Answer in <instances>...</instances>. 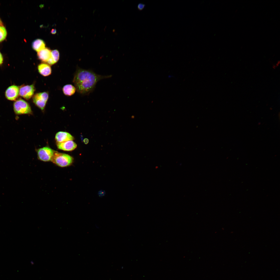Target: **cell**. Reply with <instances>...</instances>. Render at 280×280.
Returning <instances> with one entry per match:
<instances>
[{"mask_svg":"<svg viewBox=\"0 0 280 280\" xmlns=\"http://www.w3.org/2000/svg\"><path fill=\"white\" fill-rule=\"evenodd\" d=\"M111 76L99 75L91 70L78 67L75 73L73 82L78 92L83 95H87L93 91L98 82L103 79L110 78Z\"/></svg>","mask_w":280,"mask_h":280,"instance_id":"obj_1","label":"cell"},{"mask_svg":"<svg viewBox=\"0 0 280 280\" xmlns=\"http://www.w3.org/2000/svg\"><path fill=\"white\" fill-rule=\"evenodd\" d=\"M73 160V157L70 155L55 151L52 162L58 166L64 167L71 165Z\"/></svg>","mask_w":280,"mask_h":280,"instance_id":"obj_2","label":"cell"},{"mask_svg":"<svg viewBox=\"0 0 280 280\" xmlns=\"http://www.w3.org/2000/svg\"><path fill=\"white\" fill-rule=\"evenodd\" d=\"M13 108L17 115L32 114V111L29 104L24 100L19 99L13 103Z\"/></svg>","mask_w":280,"mask_h":280,"instance_id":"obj_3","label":"cell"},{"mask_svg":"<svg viewBox=\"0 0 280 280\" xmlns=\"http://www.w3.org/2000/svg\"><path fill=\"white\" fill-rule=\"evenodd\" d=\"M55 151L50 148L45 147L38 149V157L40 160L44 162L51 161Z\"/></svg>","mask_w":280,"mask_h":280,"instance_id":"obj_4","label":"cell"},{"mask_svg":"<svg viewBox=\"0 0 280 280\" xmlns=\"http://www.w3.org/2000/svg\"><path fill=\"white\" fill-rule=\"evenodd\" d=\"M48 98V94L45 92L35 94L33 96V100L35 105L43 110L45 108Z\"/></svg>","mask_w":280,"mask_h":280,"instance_id":"obj_5","label":"cell"},{"mask_svg":"<svg viewBox=\"0 0 280 280\" xmlns=\"http://www.w3.org/2000/svg\"><path fill=\"white\" fill-rule=\"evenodd\" d=\"M35 90L33 84L23 86L19 89V94L24 99L28 100L33 96Z\"/></svg>","mask_w":280,"mask_h":280,"instance_id":"obj_6","label":"cell"},{"mask_svg":"<svg viewBox=\"0 0 280 280\" xmlns=\"http://www.w3.org/2000/svg\"><path fill=\"white\" fill-rule=\"evenodd\" d=\"M19 89L18 86L15 85L8 87L5 93L6 98L11 101L16 100L19 94Z\"/></svg>","mask_w":280,"mask_h":280,"instance_id":"obj_7","label":"cell"},{"mask_svg":"<svg viewBox=\"0 0 280 280\" xmlns=\"http://www.w3.org/2000/svg\"><path fill=\"white\" fill-rule=\"evenodd\" d=\"M57 145L59 149L66 151H71L77 147L76 144L72 140L62 142H57Z\"/></svg>","mask_w":280,"mask_h":280,"instance_id":"obj_8","label":"cell"},{"mask_svg":"<svg viewBox=\"0 0 280 280\" xmlns=\"http://www.w3.org/2000/svg\"><path fill=\"white\" fill-rule=\"evenodd\" d=\"M57 142H62L74 139L73 137L67 132L59 131L56 134L55 137Z\"/></svg>","mask_w":280,"mask_h":280,"instance_id":"obj_9","label":"cell"},{"mask_svg":"<svg viewBox=\"0 0 280 280\" xmlns=\"http://www.w3.org/2000/svg\"><path fill=\"white\" fill-rule=\"evenodd\" d=\"M37 56L38 59L44 62H47L51 56V51L48 48H44L38 52Z\"/></svg>","mask_w":280,"mask_h":280,"instance_id":"obj_10","label":"cell"},{"mask_svg":"<svg viewBox=\"0 0 280 280\" xmlns=\"http://www.w3.org/2000/svg\"><path fill=\"white\" fill-rule=\"evenodd\" d=\"M39 72L42 75L46 76L50 75L51 73V69L48 64L42 63L39 64L38 67Z\"/></svg>","mask_w":280,"mask_h":280,"instance_id":"obj_11","label":"cell"},{"mask_svg":"<svg viewBox=\"0 0 280 280\" xmlns=\"http://www.w3.org/2000/svg\"><path fill=\"white\" fill-rule=\"evenodd\" d=\"M45 44L44 41L40 39H38L33 41L32 44L33 49L38 52L45 47Z\"/></svg>","mask_w":280,"mask_h":280,"instance_id":"obj_12","label":"cell"},{"mask_svg":"<svg viewBox=\"0 0 280 280\" xmlns=\"http://www.w3.org/2000/svg\"><path fill=\"white\" fill-rule=\"evenodd\" d=\"M76 90L75 87L71 84L65 85L62 88L64 94L67 96H71L74 94Z\"/></svg>","mask_w":280,"mask_h":280,"instance_id":"obj_13","label":"cell"},{"mask_svg":"<svg viewBox=\"0 0 280 280\" xmlns=\"http://www.w3.org/2000/svg\"><path fill=\"white\" fill-rule=\"evenodd\" d=\"M59 57V51L57 50L51 51V56L47 62L48 64L52 65L55 64L58 61Z\"/></svg>","mask_w":280,"mask_h":280,"instance_id":"obj_14","label":"cell"},{"mask_svg":"<svg viewBox=\"0 0 280 280\" xmlns=\"http://www.w3.org/2000/svg\"><path fill=\"white\" fill-rule=\"evenodd\" d=\"M7 34V31L3 25L0 26V42L5 39Z\"/></svg>","mask_w":280,"mask_h":280,"instance_id":"obj_15","label":"cell"},{"mask_svg":"<svg viewBox=\"0 0 280 280\" xmlns=\"http://www.w3.org/2000/svg\"><path fill=\"white\" fill-rule=\"evenodd\" d=\"M145 5L144 4L140 3H139L137 6L138 9L139 11H142L145 8Z\"/></svg>","mask_w":280,"mask_h":280,"instance_id":"obj_16","label":"cell"},{"mask_svg":"<svg viewBox=\"0 0 280 280\" xmlns=\"http://www.w3.org/2000/svg\"><path fill=\"white\" fill-rule=\"evenodd\" d=\"M3 56L0 52V65L3 63Z\"/></svg>","mask_w":280,"mask_h":280,"instance_id":"obj_17","label":"cell"},{"mask_svg":"<svg viewBox=\"0 0 280 280\" xmlns=\"http://www.w3.org/2000/svg\"><path fill=\"white\" fill-rule=\"evenodd\" d=\"M88 140L87 138H85L84 139L83 142L84 143L86 144H87L88 142Z\"/></svg>","mask_w":280,"mask_h":280,"instance_id":"obj_18","label":"cell"},{"mask_svg":"<svg viewBox=\"0 0 280 280\" xmlns=\"http://www.w3.org/2000/svg\"><path fill=\"white\" fill-rule=\"evenodd\" d=\"M51 32L52 34H55L56 33V30L55 29H52V30Z\"/></svg>","mask_w":280,"mask_h":280,"instance_id":"obj_19","label":"cell"},{"mask_svg":"<svg viewBox=\"0 0 280 280\" xmlns=\"http://www.w3.org/2000/svg\"><path fill=\"white\" fill-rule=\"evenodd\" d=\"M2 22L0 19V26L3 25Z\"/></svg>","mask_w":280,"mask_h":280,"instance_id":"obj_20","label":"cell"}]
</instances>
